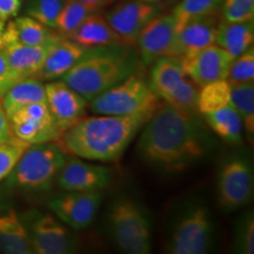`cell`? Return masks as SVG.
Wrapping results in <instances>:
<instances>
[{
    "instance_id": "6da1fadb",
    "label": "cell",
    "mask_w": 254,
    "mask_h": 254,
    "mask_svg": "<svg viewBox=\"0 0 254 254\" xmlns=\"http://www.w3.org/2000/svg\"><path fill=\"white\" fill-rule=\"evenodd\" d=\"M211 139L193 113L163 104L142 126L138 150L146 163L166 172H180L202 160Z\"/></svg>"
},
{
    "instance_id": "7a4b0ae2",
    "label": "cell",
    "mask_w": 254,
    "mask_h": 254,
    "mask_svg": "<svg viewBox=\"0 0 254 254\" xmlns=\"http://www.w3.org/2000/svg\"><path fill=\"white\" fill-rule=\"evenodd\" d=\"M153 113L98 114L82 118L64 132L59 140L68 154L85 160L103 163L117 160Z\"/></svg>"
},
{
    "instance_id": "3957f363",
    "label": "cell",
    "mask_w": 254,
    "mask_h": 254,
    "mask_svg": "<svg viewBox=\"0 0 254 254\" xmlns=\"http://www.w3.org/2000/svg\"><path fill=\"white\" fill-rule=\"evenodd\" d=\"M135 62L126 53L99 47L87 53L62 78L88 103L132 75Z\"/></svg>"
},
{
    "instance_id": "277c9868",
    "label": "cell",
    "mask_w": 254,
    "mask_h": 254,
    "mask_svg": "<svg viewBox=\"0 0 254 254\" xmlns=\"http://www.w3.org/2000/svg\"><path fill=\"white\" fill-rule=\"evenodd\" d=\"M67 155L60 140L30 145L5 179L6 187L23 192L50 190Z\"/></svg>"
},
{
    "instance_id": "5b68a950",
    "label": "cell",
    "mask_w": 254,
    "mask_h": 254,
    "mask_svg": "<svg viewBox=\"0 0 254 254\" xmlns=\"http://www.w3.org/2000/svg\"><path fill=\"white\" fill-rule=\"evenodd\" d=\"M92 112L109 116H128L155 112L164 101L152 90L150 82L133 73L125 80L90 101Z\"/></svg>"
},
{
    "instance_id": "8992f818",
    "label": "cell",
    "mask_w": 254,
    "mask_h": 254,
    "mask_svg": "<svg viewBox=\"0 0 254 254\" xmlns=\"http://www.w3.org/2000/svg\"><path fill=\"white\" fill-rule=\"evenodd\" d=\"M109 225L113 240L124 252L150 253L151 222L136 202L127 198L116 200L110 208Z\"/></svg>"
},
{
    "instance_id": "52a82bcc",
    "label": "cell",
    "mask_w": 254,
    "mask_h": 254,
    "mask_svg": "<svg viewBox=\"0 0 254 254\" xmlns=\"http://www.w3.org/2000/svg\"><path fill=\"white\" fill-rule=\"evenodd\" d=\"M150 86L155 94L178 110L194 114L198 86L190 80L177 57H163L152 64Z\"/></svg>"
},
{
    "instance_id": "ba28073f",
    "label": "cell",
    "mask_w": 254,
    "mask_h": 254,
    "mask_svg": "<svg viewBox=\"0 0 254 254\" xmlns=\"http://www.w3.org/2000/svg\"><path fill=\"white\" fill-rule=\"evenodd\" d=\"M26 231L32 252L37 254H71L77 252L78 241L71 228L56 215L31 208L19 214Z\"/></svg>"
},
{
    "instance_id": "9c48e42d",
    "label": "cell",
    "mask_w": 254,
    "mask_h": 254,
    "mask_svg": "<svg viewBox=\"0 0 254 254\" xmlns=\"http://www.w3.org/2000/svg\"><path fill=\"white\" fill-rule=\"evenodd\" d=\"M213 241V221L204 205L190 206L177 219L167 250L173 254H204Z\"/></svg>"
},
{
    "instance_id": "30bf717a",
    "label": "cell",
    "mask_w": 254,
    "mask_h": 254,
    "mask_svg": "<svg viewBox=\"0 0 254 254\" xmlns=\"http://www.w3.org/2000/svg\"><path fill=\"white\" fill-rule=\"evenodd\" d=\"M218 200L222 208L234 211L246 206L253 195L252 165L245 157L228 158L218 174Z\"/></svg>"
},
{
    "instance_id": "8fae6325",
    "label": "cell",
    "mask_w": 254,
    "mask_h": 254,
    "mask_svg": "<svg viewBox=\"0 0 254 254\" xmlns=\"http://www.w3.org/2000/svg\"><path fill=\"white\" fill-rule=\"evenodd\" d=\"M12 132L30 145L59 140L63 133L57 127L46 103H36L15 110L8 116Z\"/></svg>"
},
{
    "instance_id": "7c38bea8",
    "label": "cell",
    "mask_w": 254,
    "mask_h": 254,
    "mask_svg": "<svg viewBox=\"0 0 254 254\" xmlns=\"http://www.w3.org/2000/svg\"><path fill=\"white\" fill-rule=\"evenodd\" d=\"M101 199L100 192H66L51 199L47 206L66 226L81 231L93 222Z\"/></svg>"
},
{
    "instance_id": "4fadbf2b",
    "label": "cell",
    "mask_w": 254,
    "mask_h": 254,
    "mask_svg": "<svg viewBox=\"0 0 254 254\" xmlns=\"http://www.w3.org/2000/svg\"><path fill=\"white\" fill-rule=\"evenodd\" d=\"M182 67L199 88L226 79L233 57L217 44L180 57Z\"/></svg>"
},
{
    "instance_id": "5bb4252c",
    "label": "cell",
    "mask_w": 254,
    "mask_h": 254,
    "mask_svg": "<svg viewBox=\"0 0 254 254\" xmlns=\"http://www.w3.org/2000/svg\"><path fill=\"white\" fill-rule=\"evenodd\" d=\"M159 11L160 7L154 2L134 0L117 5L107 12L105 18L123 40L124 45L128 46L135 45L142 28L157 17Z\"/></svg>"
},
{
    "instance_id": "9a60e30c",
    "label": "cell",
    "mask_w": 254,
    "mask_h": 254,
    "mask_svg": "<svg viewBox=\"0 0 254 254\" xmlns=\"http://www.w3.org/2000/svg\"><path fill=\"white\" fill-rule=\"evenodd\" d=\"M111 179V168L74 157L67 158L56 182L65 192H100L109 186Z\"/></svg>"
},
{
    "instance_id": "2e32d148",
    "label": "cell",
    "mask_w": 254,
    "mask_h": 254,
    "mask_svg": "<svg viewBox=\"0 0 254 254\" xmlns=\"http://www.w3.org/2000/svg\"><path fill=\"white\" fill-rule=\"evenodd\" d=\"M45 92L46 105L60 132H66L84 118L88 101L62 79L45 84Z\"/></svg>"
},
{
    "instance_id": "e0dca14e",
    "label": "cell",
    "mask_w": 254,
    "mask_h": 254,
    "mask_svg": "<svg viewBox=\"0 0 254 254\" xmlns=\"http://www.w3.org/2000/svg\"><path fill=\"white\" fill-rule=\"evenodd\" d=\"M177 33L176 19L173 14L157 15L142 28L139 34V53L144 65L150 66L155 60L170 57Z\"/></svg>"
},
{
    "instance_id": "ac0fdd59",
    "label": "cell",
    "mask_w": 254,
    "mask_h": 254,
    "mask_svg": "<svg viewBox=\"0 0 254 254\" xmlns=\"http://www.w3.org/2000/svg\"><path fill=\"white\" fill-rule=\"evenodd\" d=\"M220 18L217 12L187 20L177 30L170 57H180L215 44Z\"/></svg>"
},
{
    "instance_id": "d6986e66",
    "label": "cell",
    "mask_w": 254,
    "mask_h": 254,
    "mask_svg": "<svg viewBox=\"0 0 254 254\" xmlns=\"http://www.w3.org/2000/svg\"><path fill=\"white\" fill-rule=\"evenodd\" d=\"M88 50L90 49H86L62 36L51 46L43 66L34 78L39 79L40 81H52L62 79L86 55Z\"/></svg>"
},
{
    "instance_id": "ffe728a7",
    "label": "cell",
    "mask_w": 254,
    "mask_h": 254,
    "mask_svg": "<svg viewBox=\"0 0 254 254\" xmlns=\"http://www.w3.org/2000/svg\"><path fill=\"white\" fill-rule=\"evenodd\" d=\"M0 251L7 254H30V241L20 217L9 201L0 195Z\"/></svg>"
},
{
    "instance_id": "44dd1931",
    "label": "cell",
    "mask_w": 254,
    "mask_h": 254,
    "mask_svg": "<svg viewBox=\"0 0 254 254\" xmlns=\"http://www.w3.org/2000/svg\"><path fill=\"white\" fill-rule=\"evenodd\" d=\"M65 37L86 49L125 46L105 15L99 14V12L85 19L74 31Z\"/></svg>"
},
{
    "instance_id": "7402d4cb",
    "label": "cell",
    "mask_w": 254,
    "mask_h": 254,
    "mask_svg": "<svg viewBox=\"0 0 254 254\" xmlns=\"http://www.w3.org/2000/svg\"><path fill=\"white\" fill-rule=\"evenodd\" d=\"M59 37L60 34L55 33L52 28L45 26L28 15H24L8 21V24L5 25L2 40L4 46L12 44L34 46L44 45Z\"/></svg>"
},
{
    "instance_id": "603a6c76",
    "label": "cell",
    "mask_w": 254,
    "mask_h": 254,
    "mask_svg": "<svg viewBox=\"0 0 254 254\" xmlns=\"http://www.w3.org/2000/svg\"><path fill=\"white\" fill-rule=\"evenodd\" d=\"M59 38H57L56 40H58ZM56 40L50 41L44 45L32 46L12 44V45L4 46L9 66L15 72L19 79L36 77V74L43 66L44 60H45L51 46L53 45Z\"/></svg>"
},
{
    "instance_id": "cb8c5ba5",
    "label": "cell",
    "mask_w": 254,
    "mask_h": 254,
    "mask_svg": "<svg viewBox=\"0 0 254 254\" xmlns=\"http://www.w3.org/2000/svg\"><path fill=\"white\" fill-rule=\"evenodd\" d=\"M254 21H220L215 44L236 58L253 46Z\"/></svg>"
},
{
    "instance_id": "d4e9b609",
    "label": "cell",
    "mask_w": 254,
    "mask_h": 254,
    "mask_svg": "<svg viewBox=\"0 0 254 254\" xmlns=\"http://www.w3.org/2000/svg\"><path fill=\"white\" fill-rule=\"evenodd\" d=\"M6 113L36 103H46L45 85L39 79L31 77L17 80L1 98Z\"/></svg>"
},
{
    "instance_id": "484cf974",
    "label": "cell",
    "mask_w": 254,
    "mask_h": 254,
    "mask_svg": "<svg viewBox=\"0 0 254 254\" xmlns=\"http://www.w3.org/2000/svg\"><path fill=\"white\" fill-rule=\"evenodd\" d=\"M202 117L212 131L220 136L222 140L232 145L240 144L243 139L244 124L239 113L232 106V104L202 114Z\"/></svg>"
},
{
    "instance_id": "4316f807",
    "label": "cell",
    "mask_w": 254,
    "mask_h": 254,
    "mask_svg": "<svg viewBox=\"0 0 254 254\" xmlns=\"http://www.w3.org/2000/svg\"><path fill=\"white\" fill-rule=\"evenodd\" d=\"M101 7L78 0H65L62 12L57 19L56 28L60 36L65 37L71 33L90 15L100 12Z\"/></svg>"
},
{
    "instance_id": "83f0119b",
    "label": "cell",
    "mask_w": 254,
    "mask_h": 254,
    "mask_svg": "<svg viewBox=\"0 0 254 254\" xmlns=\"http://www.w3.org/2000/svg\"><path fill=\"white\" fill-rule=\"evenodd\" d=\"M231 104L239 113L244 128L253 138L254 134V85L253 82L231 84Z\"/></svg>"
},
{
    "instance_id": "f1b7e54d",
    "label": "cell",
    "mask_w": 254,
    "mask_h": 254,
    "mask_svg": "<svg viewBox=\"0 0 254 254\" xmlns=\"http://www.w3.org/2000/svg\"><path fill=\"white\" fill-rule=\"evenodd\" d=\"M231 104V86L226 79L215 80L200 87L196 112L206 114Z\"/></svg>"
},
{
    "instance_id": "f546056e",
    "label": "cell",
    "mask_w": 254,
    "mask_h": 254,
    "mask_svg": "<svg viewBox=\"0 0 254 254\" xmlns=\"http://www.w3.org/2000/svg\"><path fill=\"white\" fill-rule=\"evenodd\" d=\"M221 0H182L173 9L177 30L187 20L217 12Z\"/></svg>"
},
{
    "instance_id": "4dcf8cb0",
    "label": "cell",
    "mask_w": 254,
    "mask_h": 254,
    "mask_svg": "<svg viewBox=\"0 0 254 254\" xmlns=\"http://www.w3.org/2000/svg\"><path fill=\"white\" fill-rule=\"evenodd\" d=\"M65 0H30L26 14L45 26L55 30L57 19L62 12Z\"/></svg>"
},
{
    "instance_id": "1f68e13d",
    "label": "cell",
    "mask_w": 254,
    "mask_h": 254,
    "mask_svg": "<svg viewBox=\"0 0 254 254\" xmlns=\"http://www.w3.org/2000/svg\"><path fill=\"white\" fill-rule=\"evenodd\" d=\"M28 146L30 144L15 135L0 144V183L9 176L19 158Z\"/></svg>"
},
{
    "instance_id": "d6a6232c",
    "label": "cell",
    "mask_w": 254,
    "mask_h": 254,
    "mask_svg": "<svg viewBox=\"0 0 254 254\" xmlns=\"http://www.w3.org/2000/svg\"><path fill=\"white\" fill-rule=\"evenodd\" d=\"M226 80L231 84H244L254 80V50L253 46L236 57L232 62Z\"/></svg>"
},
{
    "instance_id": "836d02e7",
    "label": "cell",
    "mask_w": 254,
    "mask_h": 254,
    "mask_svg": "<svg viewBox=\"0 0 254 254\" xmlns=\"http://www.w3.org/2000/svg\"><path fill=\"white\" fill-rule=\"evenodd\" d=\"M234 246L238 253H254V218L253 212L250 211L240 219L236 228Z\"/></svg>"
},
{
    "instance_id": "e575fe53",
    "label": "cell",
    "mask_w": 254,
    "mask_h": 254,
    "mask_svg": "<svg viewBox=\"0 0 254 254\" xmlns=\"http://www.w3.org/2000/svg\"><path fill=\"white\" fill-rule=\"evenodd\" d=\"M222 15L226 21H244L253 19L254 1L250 0H221Z\"/></svg>"
},
{
    "instance_id": "d590c367",
    "label": "cell",
    "mask_w": 254,
    "mask_h": 254,
    "mask_svg": "<svg viewBox=\"0 0 254 254\" xmlns=\"http://www.w3.org/2000/svg\"><path fill=\"white\" fill-rule=\"evenodd\" d=\"M23 0H0V21L15 18L20 11Z\"/></svg>"
},
{
    "instance_id": "8d00e7d4",
    "label": "cell",
    "mask_w": 254,
    "mask_h": 254,
    "mask_svg": "<svg viewBox=\"0 0 254 254\" xmlns=\"http://www.w3.org/2000/svg\"><path fill=\"white\" fill-rule=\"evenodd\" d=\"M13 135L14 134L12 132L8 116L6 113L1 99H0V144L11 139Z\"/></svg>"
},
{
    "instance_id": "74e56055",
    "label": "cell",
    "mask_w": 254,
    "mask_h": 254,
    "mask_svg": "<svg viewBox=\"0 0 254 254\" xmlns=\"http://www.w3.org/2000/svg\"><path fill=\"white\" fill-rule=\"evenodd\" d=\"M0 78L11 79V80L15 81L20 80V79L18 78V75L15 74V72L12 69L11 66H9L4 47L0 49Z\"/></svg>"
},
{
    "instance_id": "f35d334b",
    "label": "cell",
    "mask_w": 254,
    "mask_h": 254,
    "mask_svg": "<svg viewBox=\"0 0 254 254\" xmlns=\"http://www.w3.org/2000/svg\"><path fill=\"white\" fill-rule=\"evenodd\" d=\"M14 82H15V80H11V79L0 78V99L4 97V94L7 92L8 88L11 87Z\"/></svg>"
},
{
    "instance_id": "ab89813d",
    "label": "cell",
    "mask_w": 254,
    "mask_h": 254,
    "mask_svg": "<svg viewBox=\"0 0 254 254\" xmlns=\"http://www.w3.org/2000/svg\"><path fill=\"white\" fill-rule=\"evenodd\" d=\"M78 1L87 2V4L95 5V6H99V7H103V6H105L106 4H109V2L112 1V0H78Z\"/></svg>"
},
{
    "instance_id": "60d3db41",
    "label": "cell",
    "mask_w": 254,
    "mask_h": 254,
    "mask_svg": "<svg viewBox=\"0 0 254 254\" xmlns=\"http://www.w3.org/2000/svg\"><path fill=\"white\" fill-rule=\"evenodd\" d=\"M4 28H5V23L4 21H0V49H1V47H4V40H2Z\"/></svg>"
},
{
    "instance_id": "b9f144b4",
    "label": "cell",
    "mask_w": 254,
    "mask_h": 254,
    "mask_svg": "<svg viewBox=\"0 0 254 254\" xmlns=\"http://www.w3.org/2000/svg\"><path fill=\"white\" fill-rule=\"evenodd\" d=\"M142 1H151V2H155V1H158V0H142Z\"/></svg>"
}]
</instances>
